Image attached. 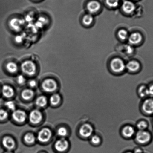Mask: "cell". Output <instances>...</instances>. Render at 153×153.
<instances>
[{
    "mask_svg": "<svg viewBox=\"0 0 153 153\" xmlns=\"http://www.w3.org/2000/svg\"><path fill=\"white\" fill-rule=\"evenodd\" d=\"M148 127V123L145 120H140L137 123L136 127L138 131L146 130Z\"/></svg>",
    "mask_w": 153,
    "mask_h": 153,
    "instance_id": "23",
    "label": "cell"
},
{
    "mask_svg": "<svg viewBox=\"0 0 153 153\" xmlns=\"http://www.w3.org/2000/svg\"><path fill=\"white\" fill-rule=\"evenodd\" d=\"M133 48L130 46H128L127 47V52L128 53H131L133 52Z\"/></svg>",
    "mask_w": 153,
    "mask_h": 153,
    "instance_id": "39",
    "label": "cell"
},
{
    "mask_svg": "<svg viewBox=\"0 0 153 153\" xmlns=\"http://www.w3.org/2000/svg\"><path fill=\"white\" fill-rule=\"evenodd\" d=\"M57 134L59 136L64 138L67 135L68 131L65 127H60L57 130Z\"/></svg>",
    "mask_w": 153,
    "mask_h": 153,
    "instance_id": "30",
    "label": "cell"
},
{
    "mask_svg": "<svg viewBox=\"0 0 153 153\" xmlns=\"http://www.w3.org/2000/svg\"><path fill=\"white\" fill-rule=\"evenodd\" d=\"M93 20L94 18L91 14H87L83 17L82 22L84 25L89 26L93 23Z\"/></svg>",
    "mask_w": 153,
    "mask_h": 153,
    "instance_id": "26",
    "label": "cell"
},
{
    "mask_svg": "<svg viewBox=\"0 0 153 153\" xmlns=\"http://www.w3.org/2000/svg\"><path fill=\"white\" fill-rule=\"evenodd\" d=\"M29 85L31 87H35L36 86V81L35 80H31L29 81Z\"/></svg>",
    "mask_w": 153,
    "mask_h": 153,
    "instance_id": "37",
    "label": "cell"
},
{
    "mask_svg": "<svg viewBox=\"0 0 153 153\" xmlns=\"http://www.w3.org/2000/svg\"><path fill=\"white\" fill-rule=\"evenodd\" d=\"M13 119L18 123H23L26 120V114L24 111L18 110L13 111L12 114Z\"/></svg>",
    "mask_w": 153,
    "mask_h": 153,
    "instance_id": "14",
    "label": "cell"
},
{
    "mask_svg": "<svg viewBox=\"0 0 153 153\" xmlns=\"http://www.w3.org/2000/svg\"><path fill=\"white\" fill-rule=\"evenodd\" d=\"M8 114L5 110L0 109V120H4L8 118Z\"/></svg>",
    "mask_w": 153,
    "mask_h": 153,
    "instance_id": "33",
    "label": "cell"
},
{
    "mask_svg": "<svg viewBox=\"0 0 153 153\" xmlns=\"http://www.w3.org/2000/svg\"><path fill=\"white\" fill-rule=\"evenodd\" d=\"M21 69L25 75L29 76L35 75L37 72V66L35 62L32 60L25 61L21 65Z\"/></svg>",
    "mask_w": 153,
    "mask_h": 153,
    "instance_id": "2",
    "label": "cell"
},
{
    "mask_svg": "<svg viewBox=\"0 0 153 153\" xmlns=\"http://www.w3.org/2000/svg\"><path fill=\"white\" fill-rule=\"evenodd\" d=\"M119 0H105V4L110 8H114L118 7L120 4Z\"/></svg>",
    "mask_w": 153,
    "mask_h": 153,
    "instance_id": "25",
    "label": "cell"
},
{
    "mask_svg": "<svg viewBox=\"0 0 153 153\" xmlns=\"http://www.w3.org/2000/svg\"><path fill=\"white\" fill-rule=\"evenodd\" d=\"M101 8V3L97 0H90L87 4V10L90 14L97 12Z\"/></svg>",
    "mask_w": 153,
    "mask_h": 153,
    "instance_id": "9",
    "label": "cell"
},
{
    "mask_svg": "<svg viewBox=\"0 0 153 153\" xmlns=\"http://www.w3.org/2000/svg\"><path fill=\"white\" fill-rule=\"evenodd\" d=\"M7 71L11 74H15L17 73L19 70L18 66L14 62H8L6 65Z\"/></svg>",
    "mask_w": 153,
    "mask_h": 153,
    "instance_id": "18",
    "label": "cell"
},
{
    "mask_svg": "<svg viewBox=\"0 0 153 153\" xmlns=\"http://www.w3.org/2000/svg\"><path fill=\"white\" fill-rule=\"evenodd\" d=\"M60 100V97L59 94H55L52 95L50 99L51 104L53 105H56L58 104Z\"/></svg>",
    "mask_w": 153,
    "mask_h": 153,
    "instance_id": "27",
    "label": "cell"
},
{
    "mask_svg": "<svg viewBox=\"0 0 153 153\" xmlns=\"http://www.w3.org/2000/svg\"><path fill=\"white\" fill-rule=\"evenodd\" d=\"M47 20L44 17H40L39 19L37 21V27L39 26V28H42L44 27L45 25L47 23Z\"/></svg>",
    "mask_w": 153,
    "mask_h": 153,
    "instance_id": "32",
    "label": "cell"
},
{
    "mask_svg": "<svg viewBox=\"0 0 153 153\" xmlns=\"http://www.w3.org/2000/svg\"><path fill=\"white\" fill-rule=\"evenodd\" d=\"M133 1H139V0H133Z\"/></svg>",
    "mask_w": 153,
    "mask_h": 153,
    "instance_id": "44",
    "label": "cell"
},
{
    "mask_svg": "<svg viewBox=\"0 0 153 153\" xmlns=\"http://www.w3.org/2000/svg\"><path fill=\"white\" fill-rule=\"evenodd\" d=\"M25 21L23 19L14 17L9 22V26L12 30L16 32H20L23 29Z\"/></svg>",
    "mask_w": 153,
    "mask_h": 153,
    "instance_id": "5",
    "label": "cell"
},
{
    "mask_svg": "<svg viewBox=\"0 0 153 153\" xmlns=\"http://www.w3.org/2000/svg\"><path fill=\"white\" fill-rule=\"evenodd\" d=\"M24 40V37L23 35H17L15 38V41L18 44L23 42Z\"/></svg>",
    "mask_w": 153,
    "mask_h": 153,
    "instance_id": "35",
    "label": "cell"
},
{
    "mask_svg": "<svg viewBox=\"0 0 153 153\" xmlns=\"http://www.w3.org/2000/svg\"><path fill=\"white\" fill-rule=\"evenodd\" d=\"M94 132L93 126L89 123H86L82 125L79 129V133L81 137L84 139L91 137Z\"/></svg>",
    "mask_w": 153,
    "mask_h": 153,
    "instance_id": "4",
    "label": "cell"
},
{
    "mask_svg": "<svg viewBox=\"0 0 153 153\" xmlns=\"http://www.w3.org/2000/svg\"><path fill=\"white\" fill-rule=\"evenodd\" d=\"M2 94L6 97H11L14 94V89L10 86L4 85L2 87Z\"/></svg>",
    "mask_w": 153,
    "mask_h": 153,
    "instance_id": "20",
    "label": "cell"
},
{
    "mask_svg": "<svg viewBox=\"0 0 153 153\" xmlns=\"http://www.w3.org/2000/svg\"><path fill=\"white\" fill-rule=\"evenodd\" d=\"M139 96L142 99H145L149 97L148 86L145 85H141L137 90Z\"/></svg>",
    "mask_w": 153,
    "mask_h": 153,
    "instance_id": "19",
    "label": "cell"
},
{
    "mask_svg": "<svg viewBox=\"0 0 153 153\" xmlns=\"http://www.w3.org/2000/svg\"><path fill=\"white\" fill-rule=\"evenodd\" d=\"M110 66L112 70L116 73L122 72L126 68L124 61L118 58H116L111 61Z\"/></svg>",
    "mask_w": 153,
    "mask_h": 153,
    "instance_id": "6",
    "label": "cell"
},
{
    "mask_svg": "<svg viewBox=\"0 0 153 153\" xmlns=\"http://www.w3.org/2000/svg\"><path fill=\"white\" fill-rule=\"evenodd\" d=\"M2 145L7 150L11 151L15 146V142L12 138L7 136L2 140Z\"/></svg>",
    "mask_w": 153,
    "mask_h": 153,
    "instance_id": "15",
    "label": "cell"
},
{
    "mask_svg": "<svg viewBox=\"0 0 153 153\" xmlns=\"http://www.w3.org/2000/svg\"><path fill=\"white\" fill-rule=\"evenodd\" d=\"M42 87L45 91L47 93H52L57 89V83L52 79H47L43 82Z\"/></svg>",
    "mask_w": 153,
    "mask_h": 153,
    "instance_id": "7",
    "label": "cell"
},
{
    "mask_svg": "<svg viewBox=\"0 0 153 153\" xmlns=\"http://www.w3.org/2000/svg\"><path fill=\"white\" fill-rule=\"evenodd\" d=\"M17 82L19 84L22 85L24 84L26 81V78L23 75H20L17 76Z\"/></svg>",
    "mask_w": 153,
    "mask_h": 153,
    "instance_id": "34",
    "label": "cell"
},
{
    "mask_svg": "<svg viewBox=\"0 0 153 153\" xmlns=\"http://www.w3.org/2000/svg\"><path fill=\"white\" fill-rule=\"evenodd\" d=\"M33 1H36V2H38V1H41V0H33Z\"/></svg>",
    "mask_w": 153,
    "mask_h": 153,
    "instance_id": "42",
    "label": "cell"
},
{
    "mask_svg": "<svg viewBox=\"0 0 153 153\" xmlns=\"http://www.w3.org/2000/svg\"><path fill=\"white\" fill-rule=\"evenodd\" d=\"M126 68L130 72H135L139 69L140 68V65L139 62L136 61H131L127 63Z\"/></svg>",
    "mask_w": 153,
    "mask_h": 153,
    "instance_id": "17",
    "label": "cell"
},
{
    "mask_svg": "<svg viewBox=\"0 0 153 153\" xmlns=\"http://www.w3.org/2000/svg\"><path fill=\"white\" fill-rule=\"evenodd\" d=\"M4 153H13L11 151H9V150H7L6 151H5Z\"/></svg>",
    "mask_w": 153,
    "mask_h": 153,
    "instance_id": "40",
    "label": "cell"
},
{
    "mask_svg": "<svg viewBox=\"0 0 153 153\" xmlns=\"http://www.w3.org/2000/svg\"></svg>",
    "mask_w": 153,
    "mask_h": 153,
    "instance_id": "46",
    "label": "cell"
},
{
    "mask_svg": "<svg viewBox=\"0 0 153 153\" xmlns=\"http://www.w3.org/2000/svg\"><path fill=\"white\" fill-rule=\"evenodd\" d=\"M69 145L68 141L64 138H62L56 142L55 148L59 152H63L67 149Z\"/></svg>",
    "mask_w": 153,
    "mask_h": 153,
    "instance_id": "12",
    "label": "cell"
},
{
    "mask_svg": "<svg viewBox=\"0 0 153 153\" xmlns=\"http://www.w3.org/2000/svg\"><path fill=\"white\" fill-rule=\"evenodd\" d=\"M137 143L141 145H147L151 143L152 140V135L148 131H138L134 136Z\"/></svg>",
    "mask_w": 153,
    "mask_h": 153,
    "instance_id": "1",
    "label": "cell"
},
{
    "mask_svg": "<svg viewBox=\"0 0 153 153\" xmlns=\"http://www.w3.org/2000/svg\"><path fill=\"white\" fill-rule=\"evenodd\" d=\"M47 103V100L45 96H41L37 98L36 101V104L39 108H43L45 106Z\"/></svg>",
    "mask_w": 153,
    "mask_h": 153,
    "instance_id": "21",
    "label": "cell"
},
{
    "mask_svg": "<svg viewBox=\"0 0 153 153\" xmlns=\"http://www.w3.org/2000/svg\"><path fill=\"white\" fill-rule=\"evenodd\" d=\"M136 132L133 126L130 125L125 126L121 130V134L123 137L127 139H131L134 137Z\"/></svg>",
    "mask_w": 153,
    "mask_h": 153,
    "instance_id": "8",
    "label": "cell"
},
{
    "mask_svg": "<svg viewBox=\"0 0 153 153\" xmlns=\"http://www.w3.org/2000/svg\"><path fill=\"white\" fill-rule=\"evenodd\" d=\"M148 87L149 97L153 98V84H150Z\"/></svg>",
    "mask_w": 153,
    "mask_h": 153,
    "instance_id": "36",
    "label": "cell"
},
{
    "mask_svg": "<svg viewBox=\"0 0 153 153\" xmlns=\"http://www.w3.org/2000/svg\"><path fill=\"white\" fill-rule=\"evenodd\" d=\"M120 1H122V2H123V1H125V0H119Z\"/></svg>",
    "mask_w": 153,
    "mask_h": 153,
    "instance_id": "43",
    "label": "cell"
},
{
    "mask_svg": "<svg viewBox=\"0 0 153 153\" xmlns=\"http://www.w3.org/2000/svg\"><path fill=\"white\" fill-rule=\"evenodd\" d=\"M34 95V92L32 90L30 89H25L22 92V97L26 100L30 99Z\"/></svg>",
    "mask_w": 153,
    "mask_h": 153,
    "instance_id": "22",
    "label": "cell"
},
{
    "mask_svg": "<svg viewBox=\"0 0 153 153\" xmlns=\"http://www.w3.org/2000/svg\"><path fill=\"white\" fill-rule=\"evenodd\" d=\"M141 111L147 116H153V98L149 97L144 100L141 106Z\"/></svg>",
    "mask_w": 153,
    "mask_h": 153,
    "instance_id": "3",
    "label": "cell"
},
{
    "mask_svg": "<svg viewBox=\"0 0 153 153\" xmlns=\"http://www.w3.org/2000/svg\"><path fill=\"white\" fill-rule=\"evenodd\" d=\"M118 35L120 39L123 40L127 39L129 37L128 32L124 29H121L119 30Z\"/></svg>",
    "mask_w": 153,
    "mask_h": 153,
    "instance_id": "29",
    "label": "cell"
},
{
    "mask_svg": "<svg viewBox=\"0 0 153 153\" xmlns=\"http://www.w3.org/2000/svg\"><path fill=\"white\" fill-rule=\"evenodd\" d=\"M51 131L48 128H43L39 132L38 139L40 142L45 143L47 142L51 137Z\"/></svg>",
    "mask_w": 153,
    "mask_h": 153,
    "instance_id": "11",
    "label": "cell"
},
{
    "mask_svg": "<svg viewBox=\"0 0 153 153\" xmlns=\"http://www.w3.org/2000/svg\"><path fill=\"white\" fill-rule=\"evenodd\" d=\"M129 42L132 45H137L140 43L142 40V35L139 33L136 32L131 34L128 38Z\"/></svg>",
    "mask_w": 153,
    "mask_h": 153,
    "instance_id": "16",
    "label": "cell"
},
{
    "mask_svg": "<svg viewBox=\"0 0 153 153\" xmlns=\"http://www.w3.org/2000/svg\"><path fill=\"white\" fill-rule=\"evenodd\" d=\"M152 130H153V129H152Z\"/></svg>",
    "mask_w": 153,
    "mask_h": 153,
    "instance_id": "45",
    "label": "cell"
},
{
    "mask_svg": "<svg viewBox=\"0 0 153 153\" xmlns=\"http://www.w3.org/2000/svg\"><path fill=\"white\" fill-rule=\"evenodd\" d=\"M91 143L94 146H99L102 142V139L99 135L93 134L90 138Z\"/></svg>",
    "mask_w": 153,
    "mask_h": 153,
    "instance_id": "24",
    "label": "cell"
},
{
    "mask_svg": "<svg viewBox=\"0 0 153 153\" xmlns=\"http://www.w3.org/2000/svg\"><path fill=\"white\" fill-rule=\"evenodd\" d=\"M133 153H143V151L142 149L140 148H137L135 149Z\"/></svg>",
    "mask_w": 153,
    "mask_h": 153,
    "instance_id": "38",
    "label": "cell"
},
{
    "mask_svg": "<svg viewBox=\"0 0 153 153\" xmlns=\"http://www.w3.org/2000/svg\"><path fill=\"white\" fill-rule=\"evenodd\" d=\"M125 153H133V152H126Z\"/></svg>",
    "mask_w": 153,
    "mask_h": 153,
    "instance_id": "41",
    "label": "cell"
},
{
    "mask_svg": "<svg viewBox=\"0 0 153 153\" xmlns=\"http://www.w3.org/2000/svg\"><path fill=\"white\" fill-rule=\"evenodd\" d=\"M42 118V114L38 110L36 109L32 111L29 114L30 121L33 124H38L41 121Z\"/></svg>",
    "mask_w": 153,
    "mask_h": 153,
    "instance_id": "13",
    "label": "cell"
},
{
    "mask_svg": "<svg viewBox=\"0 0 153 153\" xmlns=\"http://www.w3.org/2000/svg\"><path fill=\"white\" fill-rule=\"evenodd\" d=\"M5 106L10 110L13 111L15 110V104L12 101H9L6 102Z\"/></svg>",
    "mask_w": 153,
    "mask_h": 153,
    "instance_id": "31",
    "label": "cell"
},
{
    "mask_svg": "<svg viewBox=\"0 0 153 153\" xmlns=\"http://www.w3.org/2000/svg\"><path fill=\"white\" fill-rule=\"evenodd\" d=\"M122 9L124 13L128 14H131L136 10V5L133 1L125 0L123 2Z\"/></svg>",
    "mask_w": 153,
    "mask_h": 153,
    "instance_id": "10",
    "label": "cell"
},
{
    "mask_svg": "<svg viewBox=\"0 0 153 153\" xmlns=\"http://www.w3.org/2000/svg\"><path fill=\"white\" fill-rule=\"evenodd\" d=\"M36 138L32 133H28L25 135L24 140L25 142L28 144H32L35 142Z\"/></svg>",
    "mask_w": 153,
    "mask_h": 153,
    "instance_id": "28",
    "label": "cell"
}]
</instances>
